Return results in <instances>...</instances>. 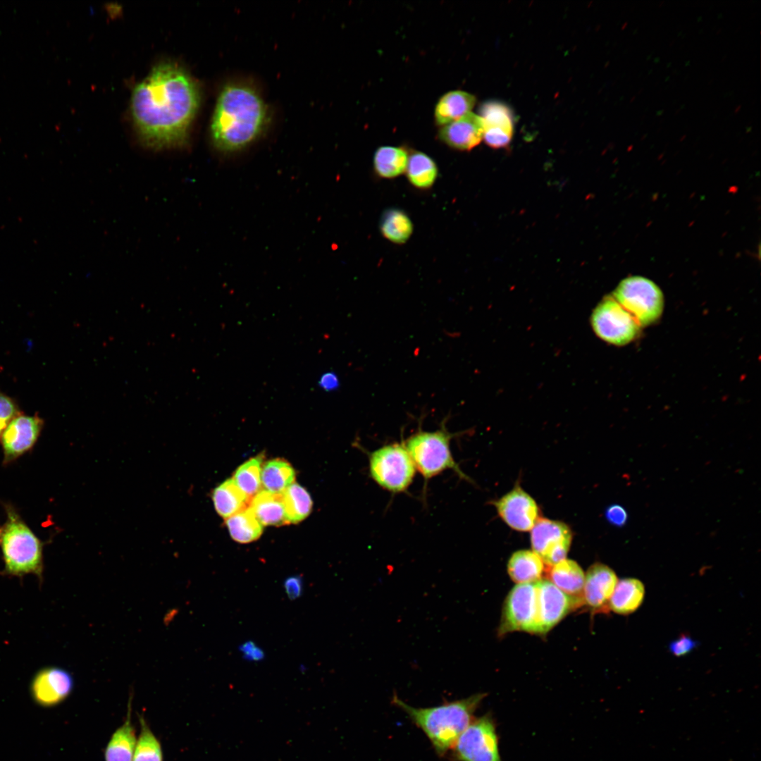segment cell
I'll use <instances>...</instances> for the list:
<instances>
[{
	"label": "cell",
	"instance_id": "1",
	"mask_svg": "<svg viewBox=\"0 0 761 761\" xmlns=\"http://www.w3.org/2000/svg\"><path fill=\"white\" fill-rule=\"evenodd\" d=\"M199 103L197 85L182 68L171 62L155 66L131 97V114L142 145L154 151L184 147Z\"/></svg>",
	"mask_w": 761,
	"mask_h": 761
},
{
	"label": "cell",
	"instance_id": "2",
	"mask_svg": "<svg viewBox=\"0 0 761 761\" xmlns=\"http://www.w3.org/2000/svg\"><path fill=\"white\" fill-rule=\"evenodd\" d=\"M266 104L258 92L243 85L225 86L216 101L211 137L221 152L233 153L251 144L267 123Z\"/></svg>",
	"mask_w": 761,
	"mask_h": 761
},
{
	"label": "cell",
	"instance_id": "3",
	"mask_svg": "<svg viewBox=\"0 0 761 761\" xmlns=\"http://www.w3.org/2000/svg\"><path fill=\"white\" fill-rule=\"evenodd\" d=\"M479 693L431 707H414L393 695L392 703L404 712L431 742L435 751L445 755L473 721L474 712L485 698Z\"/></svg>",
	"mask_w": 761,
	"mask_h": 761
},
{
	"label": "cell",
	"instance_id": "4",
	"mask_svg": "<svg viewBox=\"0 0 761 761\" xmlns=\"http://www.w3.org/2000/svg\"><path fill=\"white\" fill-rule=\"evenodd\" d=\"M5 571L11 575L42 576V551L39 540L11 508L0 534Z\"/></svg>",
	"mask_w": 761,
	"mask_h": 761
},
{
	"label": "cell",
	"instance_id": "5",
	"mask_svg": "<svg viewBox=\"0 0 761 761\" xmlns=\"http://www.w3.org/2000/svg\"><path fill=\"white\" fill-rule=\"evenodd\" d=\"M454 435L443 423L441 428L435 431L419 429L404 441L416 470L423 477L425 484L445 470H452L461 478L471 481L452 454L450 441Z\"/></svg>",
	"mask_w": 761,
	"mask_h": 761
},
{
	"label": "cell",
	"instance_id": "6",
	"mask_svg": "<svg viewBox=\"0 0 761 761\" xmlns=\"http://www.w3.org/2000/svg\"><path fill=\"white\" fill-rule=\"evenodd\" d=\"M368 457L370 476L379 486L392 493L408 489L416 470L404 441L383 445Z\"/></svg>",
	"mask_w": 761,
	"mask_h": 761
},
{
	"label": "cell",
	"instance_id": "7",
	"mask_svg": "<svg viewBox=\"0 0 761 761\" xmlns=\"http://www.w3.org/2000/svg\"><path fill=\"white\" fill-rule=\"evenodd\" d=\"M613 298L641 327L654 323L663 312L662 290L655 283L643 276H629L622 280L614 291Z\"/></svg>",
	"mask_w": 761,
	"mask_h": 761
},
{
	"label": "cell",
	"instance_id": "8",
	"mask_svg": "<svg viewBox=\"0 0 761 761\" xmlns=\"http://www.w3.org/2000/svg\"><path fill=\"white\" fill-rule=\"evenodd\" d=\"M512 631L543 634L538 581L514 586L504 602L498 633Z\"/></svg>",
	"mask_w": 761,
	"mask_h": 761
},
{
	"label": "cell",
	"instance_id": "9",
	"mask_svg": "<svg viewBox=\"0 0 761 761\" xmlns=\"http://www.w3.org/2000/svg\"><path fill=\"white\" fill-rule=\"evenodd\" d=\"M452 750L457 761H502L493 716L488 713L474 719Z\"/></svg>",
	"mask_w": 761,
	"mask_h": 761
},
{
	"label": "cell",
	"instance_id": "10",
	"mask_svg": "<svg viewBox=\"0 0 761 761\" xmlns=\"http://www.w3.org/2000/svg\"><path fill=\"white\" fill-rule=\"evenodd\" d=\"M591 325L598 338L617 346L632 342L641 332L637 321L612 297L602 299L594 309Z\"/></svg>",
	"mask_w": 761,
	"mask_h": 761
},
{
	"label": "cell",
	"instance_id": "11",
	"mask_svg": "<svg viewBox=\"0 0 761 761\" xmlns=\"http://www.w3.org/2000/svg\"><path fill=\"white\" fill-rule=\"evenodd\" d=\"M531 532L533 551L550 567L566 559L572 540V532L564 523L540 518Z\"/></svg>",
	"mask_w": 761,
	"mask_h": 761
},
{
	"label": "cell",
	"instance_id": "12",
	"mask_svg": "<svg viewBox=\"0 0 761 761\" xmlns=\"http://www.w3.org/2000/svg\"><path fill=\"white\" fill-rule=\"evenodd\" d=\"M493 504L500 518L516 531H530L538 519L536 501L520 485H516Z\"/></svg>",
	"mask_w": 761,
	"mask_h": 761
},
{
	"label": "cell",
	"instance_id": "13",
	"mask_svg": "<svg viewBox=\"0 0 761 761\" xmlns=\"http://www.w3.org/2000/svg\"><path fill=\"white\" fill-rule=\"evenodd\" d=\"M73 688L72 676L67 671L55 667L39 670L31 683V693L40 705L52 706L65 700Z\"/></svg>",
	"mask_w": 761,
	"mask_h": 761
},
{
	"label": "cell",
	"instance_id": "14",
	"mask_svg": "<svg viewBox=\"0 0 761 761\" xmlns=\"http://www.w3.org/2000/svg\"><path fill=\"white\" fill-rule=\"evenodd\" d=\"M617 582V576L610 567L600 562L592 564L585 576L584 603L594 612L607 613L609 602Z\"/></svg>",
	"mask_w": 761,
	"mask_h": 761
},
{
	"label": "cell",
	"instance_id": "15",
	"mask_svg": "<svg viewBox=\"0 0 761 761\" xmlns=\"http://www.w3.org/2000/svg\"><path fill=\"white\" fill-rule=\"evenodd\" d=\"M43 425L38 416L18 415L1 435L5 462H8L29 450L38 438Z\"/></svg>",
	"mask_w": 761,
	"mask_h": 761
},
{
	"label": "cell",
	"instance_id": "16",
	"mask_svg": "<svg viewBox=\"0 0 761 761\" xmlns=\"http://www.w3.org/2000/svg\"><path fill=\"white\" fill-rule=\"evenodd\" d=\"M542 633L556 626L571 610L582 603L564 593L549 579L538 581Z\"/></svg>",
	"mask_w": 761,
	"mask_h": 761
},
{
	"label": "cell",
	"instance_id": "17",
	"mask_svg": "<svg viewBox=\"0 0 761 761\" xmlns=\"http://www.w3.org/2000/svg\"><path fill=\"white\" fill-rule=\"evenodd\" d=\"M483 123L485 143L493 148H502L510 142L513 135V121L509 109L500 103L483 104L479 116Z\"/></svg>",
	"mask_w": 761,
	"mask_h": 761
},
{
	"label": "cell",
	"instance_id": "18",
	"mask_svg": "<svg viewBox=\"0 0 761 761\" xmlns=\"http://www.w3.org/2000/svg\"><path fill=\"white\" fill-rule=\"evenodd\" d=\"M482 118L470 112L459 119L443 125L439 130L440 140L447 146L458 150H471L483 139Z\"/></svg>",
	"mask_w": 761,
	"mask_h": 761
},
{
	"label": "cell",
	"instance_id": "19",
	"mask_svg": "<svg viewBox=\"0 0 761 761\" xmlns=\"http://www.w3.org/2000/svg\"><path fill=\"white\" fill-rule=\"evenodd\" d=\"M550 581L564 593L584 603L583 598L585 574L574 560L564 559L550 567Z\"/></svg>",
	"mask_w": 761,
	"mask_h": 761
},
{
	"label": "cell",
	"instance_id": "20",
	"mask_svg": "<svg viewBox=\"0 0 761 761\" xmlns=\"http://www.w3.org/2000/svg\"><path fill=\"white\" fill-rule=\"evenodd\" d=\"M249 507L262 526L289 524L284 509L282 493L260 490L249 502Z\"/></svg>",
	"mask_w": 761,
	"mask_h": 761
},
{
	"label": "cell",
	"instance_id": "21",
	"mask_svg": "<svg viewBox=\"0 0 761 761\" xmlns=\"http://www.w3.org/2000/svg\"><path fill=\"white\" fill-rule=\"evenodd\" d=\"M136 743L130 700L125 722L114 731L107 743L104 752L105 761H132Z\"/></svg>",
	"mask_w": 761,
	"mask_h": 761
},
{
	"label": "cell",
	"instance_id": "22",
	"mask_svg": "<svg viewBox=\"0 0 761 761\" xmlns=\"http://www.w3.org/2000/svg\"><path fill=\"white\" fill-rule=\"evenodd\" d=\"M645 592V586L640 580L635 578L622 579L616 585L609 602V608L618 614H630L642 605Z\"/></svg>",
	"mask_w": 761,
	"mask_h": 761
},
{
	"label": "cell",
	"instance_id": "23",
	"mask_svg": "<svg viewBox=\"0 0 761 761\" xmlns=\"http://www.w3.org/2000/svg\"><path fill=\"white\" fill-rule=\"evenodd\" d=\"M475 103V97L466 92L454 90L447 92L435 106L436 123L443 126L459 119L471 112Z\"/></svg>",
	"mask_w": 761,
	"mask_h": 761
},
{
	"label": "cell",
	"instance_id": "24",
	"mask_svg": "<svg viewBox=\"0 0 761 761\" xmlns=\"http://www.w3.org/2000/svg\"><path fill=\"white\" fill-rule=\"evenodd\" d=\"M544 563L533 551L521 550L514 552L507 563L511 579L516 583H534L541 579Z\"/></svg>",
	"mask_w": 761,
	"mask_h": 761
},
{
	"label": "cell",
	"instance_id": "25",
	"mask_svg": "<svg viewBox=\"0 0 761 761\" xmlns=\"http://www.w3.org/2000/svg\"><path fill=\"white\" fill-rule=\"evenodd\" d=\"M211 497L216 512L225 519L248 507L251 500L233 478L225 481L215 488Z\"/></svg>",
	"mask_w": 761,
	"mask_h": 761
},
{
	"label": "cell",
	"instance_id": "26",
	"mask_svg": "<svg viewBox=\"0 0 761 761\" xmlns=\"http://www.w3.org/2000/svg\"><path fill=\"white\" fill-rule=\"evenodd\" d=\"M409 156L402 147L384 146L377 149L373 156V168L383 178H396L406 171Z\"/></svg>",
	"mask_w": 761,
	"mask_h": 761
},
{
	"label": "cell",
	"instance_id": "27",
	"mask_svg": "<svg viewBox=\"0 0 761 761\" xmlns=\"http://www.w3.org/2000/svg\"><path fill=\"white\" fill-rule=\"evenodd\" d=\"M405 172L410 184L420 190L431 187L438 174L435 161L420 151L414 152L409 156Z\"/></svg>",
	"mask_w": 761,
	"mask_h": 761
},
{
	"label": "cell",
	"instance_id": "28",
	"mask_svg": "<svg viewBox=\"0 0 761 761\" xmlns=\"http://www.w3.org/2000/svg\"><path fill=\"white\" fill-rule=\"evenodd\" d=\"M295 478L293 467L283 459H271L262 465L261 482L264 490L268 492L282 493L294 483Z\"/></svg>",
	"mask_w": 761,
	"mask_h": 761
},
{
	"label": "cell",
	"instance_id": "29",
	"mask_svg": "<svg viewBox=\"0 0 761 761\" xmlns=\"http://www.w3.org/2000/svg\"><path fill=\"white\" fill-rule=\"evenodd\" d=\"M232 538L240 543H249L259 538L263 526L248 506L225 519Z\"/></svg>",
	"mask_w": 761,
	"mask_h": 761
},
{
	"label": "cell",
	"instance_id": "30",
	"mask_svg": "<svg viewBox=\"0 0 761 761\" xmlns=\"http://www.w3.org/2000/svg\"><path fill=\"white\" fill-rule=\"evenodd\" d=\"M283 502L289 524H298L306 519L312 509L309 493L299 484L293 483L282 493Z\"/></svg>",
	"mask_w": 761,
	"mask_h": 761
},
{
	"label": "cell",
	"instance_id": "31",
	"mask_svg": "<svg viewBox=\"0 0 761 761\" xmlns=\"http://www.w3.org/2000/svg\"><path fill=\"white\" fill-rule=\"evenodd\" d=\"M380 230L388 240L400 245L405 243L411 237L413 224L403 211L390 209L386 210L380 218Z\"/></svg>",
	"mask_w": 761,
	"mask_h": 761
},
{
	"label": "cell",
	"instance_id": "32",
	"mask_svg": "<svg viewBox=\"0 0 761 761\" xmlns=\"http://www.w3.org/2000/svg\"><path fill=\"white\" fill-rule=\"evenodd\" d=\"M262 459L260 455L249 459L238 467L233 476L236 485L249 498L260 490Z\"/></svg>",
	"mask_w": 761,
	"mask_h": 761
},
{
	"label": "cell",
	"instance_id": "33",
	"mask_svg": "<svg viewBox=\"0 0 761 761\" xmlns=\"http://www.w3.org/2000/svg\"><path fill=\"white\" fill-rule=\"evenodd\" d=\"M140 734L132 761H163L160 741L150 729L143 715H139Z\"/></svg>",
	"mask_w": 761,
	"mask_h": 761
},
{
	"label": "cell",
	"instance_id": "34",
	"mask_svg": "<svg viewBox=\"0 0 761 761\" xmlns=\"http://www.w3.org/2000/svg\"><path fill=\"white\" fill-rule=\"evenodd\" d=\"M20 413L16 402L0 392V436L9 423Z\"/></svg>",
	"mask_w": 761,
	"mask_h": 761
},
{
	"label": "cell",
	"instance_id": "35",
	"mask_svg": "<svg viewBox=\"0 0 761 761\" xmlns=\"http://www.w3.org/2000/svg\"><path fill=\"white\" fill-rule=\"evenodd\" d=\"M697 646V642L690 636L682 633L669 644V650L676 657L690 653Z\"/></svg>",
	"mask_w": 761,
	"mask_h": 761
},
{
	"label": "cell",
	"instance_id": "36",
	"mask_svg": "<svg viewBox=\"0 0 761 761\" xmlns=\"http://www.w3.org/2000/svg\"><path fill=\"white\" fill-rule=\"evenodd\" d=\"M605 517L610 524L619 527L626 523L628 514L623 507L619 505H612L607 508Z\"/></svg>",
	"mask_w": 761,
	"mask_h": 761
},
{
	"label": "cell",
	"instance_id": "37",
	"mask_svg": "<svg viewBox=\"0 0 761 761\" xmlns=\"http://www.w3.org/2000/svg\"><path fill=\"white\" fill-rule=\"evenodd\" d=\"M318 385L326 391L338 390L340 387L339 378L338 375L333 371L326 372L321 376L318 380Z\"/></svg>",
	"mask_w": 761,
	"mask_h": 761
},
{
	"label": "cell",
	"instance_id": "38",
	"mask_svg": "<svg viewBox=\"0 0 761 761\" xmlns=\"http://www.w3.org/2000/svg\"><path fill=\"white\" fill-rule=\"evenodd\" d=\"M741 109V105L737 106L736 108L734 109V114H737L740 111Z\"/></svg>",
	"mask_w": 761,
	"mask_h": 761
},
{
	"label": "cell",
	"instance_id": "39",
	"mask_svg": "<svg viewBox=\"0 0 761 761\" xmlns=\"http://www.w3.org/2000/svg\"><path fill=\"white\" fill-rule=\"evenodd\" d=\"M635 99H636V96H633V97H632V98L631 99V100H630V102H631V103H632V102L633 101V100H634Z\"/></svg>",
	"mask_w": 761,
	"mask_h": 761
},
{
	"label": "cell",
	"instance_id": "40",
	"mask_svg": "<svg viewBox=\"0 0 761 761\" xmlns=\"http://www.w3.org/2000/svg\"><path fill=\"white\" fill-rule=\"evenodd\" d=\"M751 129H752V128H751V127H750V128H747V130H748L746 131V132H748L749 131H750V130H751Z\"/></svg>",
	"mask_w": 761,
	"mask_h": 761
},
{
	"label": "cell",
	"instance_id": "41",
	"mask_svg": "<svg viewBox=\"0 0 761 761\" xmlns=\"http://www.w3.org/2000/svg\"><path fill=\"white\" fill-rule=\"evenodd\" d=\"M680 110H681V109H678L677 111H675V113H674V114H675V115H676V114H678V113H679V112L680 111Z\"/></svg>",
	"mask_w": 761,
	"mask_h": 761
},
{
	"label": "cell",
	"instance_id": "42",
	"mask_svg": "<svg viewBox=\"0 0 761 761\" xmlns=\"http://www.w3.org/2000/svg\"><path fill=\"white\" fill-rule=\"evenodd\" d=\"M663 4H664V1L661 2V4H659V6L661 7Z\"/></svg>",
	"mask_w": 761,
	"mask_h": 761
},
{
	"label": "cell",
	"instance_id": "43",
	"mask_svg": "<svg viewBox=\"0 0 761 761\" xmlns=\"http://www.w3.org/2000/svg\"><path fill=\"white\" fill-rule=\"evenodd\" d=\"M721 31H722V29H719V30H718V32H717V35H718V34H719V32H720Z\"/></svg>",
	"mask_w": 761,
	"mask_h": 761
},
{
	"label": "cell",
	"instance_id": "44",
	"mask_svg": "<svg viewBox=\"0 0 761 761\" xmlns=\"http://www.w3.org/2000/svg\"><path fill=\"white\" fill-rule=\"evenodd\" d=\"M674 43V41H673V42H672V43H670V44H669V46H672V44H673Z\"/></svg>",
	"mask_w": 761,
	"mask_h": 761
},
{
	"label": "cell",
	"instance_id": "45",
	"mask_svg": "<svg viewBox=\"0 0 761 761\" xmlns=\"http://www.w3.org/2000/svg\"><path fill=\"white\" fill-rule=\"evenodd\" d=\"M626 25H627V23H626L624 24V27H623V29H624V27H626Z\"/></svg>",
	"mask_w": 761,
	"mask_h": 761
}]
</instances>
